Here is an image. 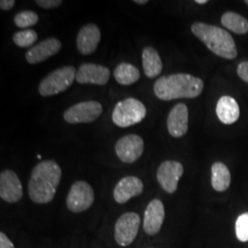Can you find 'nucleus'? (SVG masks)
<instances>
[{
    "instance_id": "obj_28",
    "label": "nucleus",
    "mask_w": 248,
    "mask_h": 248,
    "mask_svg": "<svg viewBox=\"0 0 248 248\" xmlns=\"http://www.w3.org/2000/svg\"><path fill=\"white\" fill-rule=\"evenodd\" d=\"M0 248H15L13 243L4 232H0Z\"/></svg>"
},
{
    "instance_id": "obj_1",
    "label": "nucleus",
    "mask_w": 248,
    "mask_h": 248,
    "mask_svg": "<svg viewBox=\"0 0 248 248\" xmlns=\"http://www.w3.org/2000/svg\"><path fill=\"white\" fill-rule=\"evenodd\" d=\"M62 177V170L53 160H45L37 164L31 171L28 184L31 200L38 204L49 203L56 193Z\"/></svg>"
},
{
    "instance_id": "obj_8",
    "label": "nucleus",
    "mask_w": 248,
    "mask_h": 248,
    "mask_svg": "<svg viewBox=\"0 0 248 248\" xmlns=\"http://www.w3.org/2000/svg\"><path fill=\"white\" fill-rule=\"evenodd\" d=\"M141 224V218L136 213L123 214L115 224V240L121 247L130 246L136 238Z\"/></svg>"
},
{
    "instance_id": "obj_15",
    "label": "nucleus",
    "mask_w": 248,
    "mask_h": 248,
    "mask_svg": "<svg viewBox=\"0 0 248 248\" xmlns=\"http://www.w3.org/2000/svg\"><path fill=\"white\" fill-rule=\"evenodd\" d=\"M143 191L142 180L134 176L122 178L116 185L113 190V197L116 202L126 203L132 198L141 195Z\"/></svg>"
},
{
    "instance_id": "obj_18",
    "label": "nucleus",
    "mask_w": 248,
    "mask_h": 248,
    "mask_svg": "<svg viewBox=\"0 0 248 248\" xmlns=\"http://www.w3.org/2000/svg\"><path fill=\"white\" fill-rule=\"evenodd\" d=\"M216 113L222 124H234L239 119L238 103L234 98H231L229 96H223L217 103Z\"/></svg>"
},
{
    "instance_id": "obj_26",
    "label": "nucleus",
    "mask_w": 248,
    "mask_h": 248,
    "mask_svg": "<svg viewBox=\"0 0 248 248\" xmlns=\"http://www.w3.org/2000/svg\"><path fill=\"white\" fill-rule=\"evenodd\" d=\"M36 4L44 9H53L62 4V0H36Z\"/></svg>"
},
{
    "instance_id": "obj_31",
    "label": "nucleus",
    "mask_w": 248,
    "mask_h": 248,
    "mask_svg": "<svg viewBox=\"0 0 248 248\" xmlns=\"http://www.w3.org/2000/svg\"><path fill=\"white\" fill-rule=\"evenodd\" d=\"M195 2L197 4H199V5H203V4L208 3L207 0H196Z\"/></svg>"
},
{
    "instance_id": "obj_7",
    "label": "nucleus",
    "mask_w": 248,
    "mask_h": 248,
    "mask_svg": "<svg viewBox=\"0 0 248 248\" xmlns=\"http://www.w3.org/2000/svg\"><path fill=\"white\" fill-rule=\"evenodd\" d=\"M94 190L85 181H76L68 192L66 205L72 213H78L87 211L94 202Z\"/></svg>"
},
{
    "instance_id": "obj_27",
    "label": "nucleus",
    "mask_w": 248,
    "mask_h": 248,
    "mask_svg": "<svg viewBox=\"0 0 248 248\" xmlns=\"http://www.w3.org/2000/svg\"><path fill=\"white\" fill-rule=\"evenodd\" d=\"M237 74L241 79L248 83V62H243L240 63L237 68Z\"/></svg>"
},
{
    "instance_id": "obj_14",
    "label": "nucleus",
    "mask_w": 248,
    "mask_h": 248,
    "mask_svg": "<svg viewBox=\"0 0 248 248\" xmlns=\"http://www.w3.org/2000/svg\"><path fill=\"white\" fill-rule=\"evenodd\" d=\"M164 204L157 199L151 201L146 207L143 217V230L149 234L155 235L159 232L165 220Z\"/></svg>"
},
{
    "instance_id": "obj_10",
    "label": "nucleus",
    "mask_w": 248,
    "mask_h": 248,
    "mask_svg": "<svg viewBox=\"0 0 248 248\" xmlns=\"http://www.w3.org/2000/svg\"><path fill=\"white\" fill-rule=\"evenodd\" d=\"M183 172V166L179 162L168 160L160 165L156 177L162 188L169 194H172L176 192L178 181L182 177Z\"/></svg>"
},
{
    "instance_id": "obj_3",
    "label": "nucleus",
    "mask_w": 248,
    "mask_h": 248,
    "mask_svg": "<svg viewBox=\"0 0 248 248\" xmlns=\"http://www.w3.org/2000/svg\"><path fill=\"white\" fill-rule=\"evenodd\" d=\"M191 31L216 55L225 59H234L237 56L236 45L226 31L220 27L196 22L191 26Z\"/></svg>"
},
{
    "instance_id": "obj_9",
    "label": "nucleus",
    "mask_w": 248,
    "mask_h": 248,
    "mask_svg": "<svg viewBox=\"0 0 248 248\" xmlns=\"http://www.w3.org/2000/svg\"><path fill=\"white\" fill-rule=\"evenodd\" d=\"M144 142L139 135L129 134L116 142L115 152L119 159L124 163L132 164L142 156Z\"/></svg>"
},
{
    "instance_id": "obj_11",
    "label": "nucleus",
    "mask_w": 248,
    "mask_h": 248,
    "mask_svg": "<svg viewBox=\"0 0 248 248\" xmlns=\"http://www.w3.org/2000/svg\"><path fill=\"white\" fill-rule=\"evenodd\" d=\"M23 196L22 185L17 174L12 170H5L0 174V197L9 203H15Z\"/></svg>"
},
{
    "instance_id": "obj_4",
    "label": "nucleus",
    "mask_w": 248,
    "mask_h": 248,
    "mask_svg": "<svg viewBox=\"0 0 248 248\" xmlns=\"http://www.w3.org/2000/svg\"><path fill=\"white\" fill-rule=\"evenodd\" d=\"M77 69L72 66H62L50 73L41 81L39 93L44 97H51L69 89L77 78Z\"/></svg>"
},
{
    "instance_id": "obj_29",
    "label": "nucleus",
    "mask_w": 248,
    "mask_h": 248,
    "mask_svg": "<svg viewBox=\"0 0 248 248\" xmlns=\"http://www.w3.org/2000/svg\"><path fill=\"white\" fill-rule=\"evenodd\" d=\"M15 4H16L15 0H1L0 8L2 10H9L14 7Z\"/></svg>"
},
{
    "instance_id": "obj_23",
    "label": "nucleus",
    "mask_w": 248,
    "mask_h": 248,
    "mask_svg": "<svg viewBox=\"0 0 248 248\" xmlns=\"http://www.w3.org/2000/svg\"><path fill=\"white\" fill-rule=\"evenodd\" d=\"M38 39V34L35 31L27 29L21 31H18L13 35L14 44L20 48H29L32 46Z\"/></svg>"
},
{
    "instance_id": "obj_30",
    "label": "nucleus",
    "mask_w": 248,
    "mask_h": 248,
    "mask_svg": "<svg viewBox=\"0 0 248 248\" xmlns=\"http://www.w3.org/2000/svg\"><path fill=\"white\" fill-rule=\"evenodd\" d=\"M133 2L136 3V4H139V5H144V4L148 3L147 0H134Z\"/></svg>"
},
{
    "instance_id": "obj_25",
    "label": "nucleus",
    "mask_w": 248,
    "mask_h": 248,
    "mask_svg": "<svg viewBox=\"0 0 248 248\" xmlns=\"http://www.w3.org/2000/svg\"><path fill=\"white\" fill-rule=\"evenodd\" d=\"M235 233L241 242L248 241V213H243L235 222Z\"/></svg>"
},
{
    "instance_id": "obj_5",
    "label": "nucleus",
    "mask_w": 248,
    "mask_h": 248,
    "mask_svg": "<svg viewBox=\"0 0 248 248\" xmlns=\"http://www.w3.org/2000/svg\"><path fill=\"white\" fill-rule=\"evenodd\" d=\"M146 116V108L136 98H129L119 101L112 111L113 123L122 128L141 123Z\"/></svg>"
},
{
    "instance_id": "obj_32",
    "label": "nucleus",
    "mask_w": 248,
    "mask_h": 248,
    "mask_svg": "<svg viewBox=\"0 0 248 248\" xmlns=\"http://www.w3.org/2000/svg\"><path fill=\"white\" fill-rule=\"evenodd\" d=\"M246 3H247V4H248V0H247V1H246Z\"/></svg>"
},
{
    "instance_id": "obj_2",
    "label": "nucleus",
    "mask_w": 248,
    "mask_h": 248,
    "mask_svg": "<svg viewBox=\"0 0 248 248\" xmlns=\"http://www.w3.org/2000/svg\"><path fill=\"white\" fill-rule=\"evenodd\" d=\"M203 81L188 74H173L159 78L154 85V92L161 100L193 98L203 90Z\"/></svg>"
},
{
    "instance_id": "obj_17",
    "label": "nucleus",
    "mask_w": 248,
    "mask_h": 248,
    "mask_svg": "<svg viewBox=\"0 0 248 248\" xmlns=\"http://www.w3.org/2000/svg\"><path fill=\"white\" fill-rule=\"evenodd\" d=\"M100 30L96 24H87L80 29L77 37V47L80 53L89 55L94 53L100 42Z\"/></svg>"
},
{
    "instance_id": "obj_12",
    "label": "nucleus",
    "mask_w": 248,
    "mask_h": 248,
    "mask_svg": "<svg viewBox=\"0 0 248 248\" xmlns=\"http://www.w3.org/2000/svg\"><path fill=\"white\" fill-rule=\"evenodd\" d=\"M110 71L109 69L96 63H83L77 72L76 80L79 84H94L103 86L106 85L109 80Z\"/></svg>"
},
{
    "instance_id": "obj_13",
    "label": "nucleus",
    "mask_w": 248,
    "mask_h": 248,
    "mask_svg": "<svg viewBox=\"0 0 248 248\" xmlns=\"http://www.w3.org/2000/svg\"><path fill=\"white\" fill-rule=\"evenodd\" d=\"M62 48L61 42L56 38H48L30 48L26 53L27 62L36 64L45 62L48 58L58 53Z\"/></svg>"
},
{
    "instance_id": "obj_16",
    "label": "nucleus",
    "mask_w": 248,
    "mask_h": 248,
    "mask_svg": "<svg viewBox=\"0 0 248 248\" xmlns=\"http://www.w3.org/2000/svg\"><path fill=\"white\" fill-rule=\"evenodd\" d=\"M168 130L175 138L182 137L188 129V109L184 103H178L174 107L168 117Z\"/></svg>"
},
{
    "instance_id": "obj_24",
    "label": "nucleus",
    "mask_w": 248,
    "mask_h": 248,
    "mask_svg": "<svg viewBox=\"0 0 248 248\" xmlns=\"http://www.w3.org/2000/svg\"><path fill=\"white\" fill-rule=\"evenodd\" d=\"M39 21V16L34 11L23 10L18 12L14 17V23L16 26L21 29H25L31 26H34Z\"/></svg>"
},
{
    "instance_id": "obj_20",
    "label": "nucleus",
    "mask_w": 248,
    "mask_h": 248,
    "mask_svg": "<svg viewBox=\"0 0 248 248\" xmlns=\"http://www.w3.org/2000/svg\"><path fill=\"white\" fill-rule=\"evenodd\" d=\"M231 184V174L228 168L220 162L212 167V185L216 191L226 190Z\"/></svg>"
},
{
    "instance_id": "obj_22",
    "label": "nucleus",
    "mask_w": 248,
    "mask_h": 248,
    "mask_svg": "<svg viewBox=\"0 0 248 248\" xmlns=\"http://www.w3.org/2000/svg\"><path fill=\"white\" fill-rule=\"evenodd\" d=\"M222 24L237 34H245L248 31V20L234 12H226L221 18Z\"/></svg>"
},
{
    "instance_id": "obj_21",
    "label": "nucleus",
    "mask_w": 248,
    "mask_h": 248,
    "mask_svg": "<svg viewBox=\"0 0 248 248\" xmlns=\"http://www.w3.org/2000/svg\"><path fill=\"white\" fill-rule=\"evenodd\" d=\"M140 71L129 62H121L114 70L116 81L124 86H129L140 79Z\"/></svg>"
},
{
    "instance_id": "obj_6",
    "label": "nucleus",
    "mask_w": 248,
    "mask_h": 248,
    "mask_svg": "<svg viewBox=\"0 0 248 248\" xmlns=\"http://www.w3.org/2000/svg\"><path fill=\"white\" fill-rule=\"evenodd\" d=\"M102 111V105L98 101H83L67 108L63 113V119L70 124H89L96 121Z\"/></svg>"
},
{
    "instance_id": "obj_19",
    "label": "nucleus",
    "mask_w": 248,
    "mask_h": 248,
    "mask_svg": "<svg viewBox=\"0 0 248 248\" xmlns=\"http://www.w3.org/2000/svg\"><path fill=\"white\" fill-rule=\"evenodd\" d=\"M142 58L144 75L149 78L158 77L163 69V63L157 51L153 47H145L142 50Z\"/></svg>"
}]
</instances>
